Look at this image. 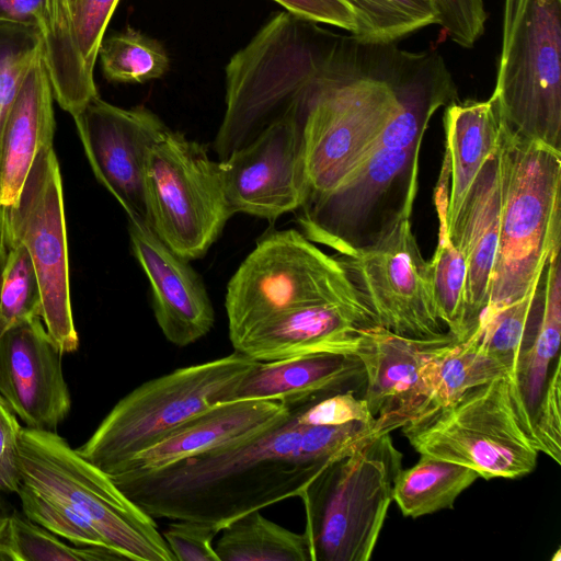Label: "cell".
Returning <instances> with one entry per match:
<instances>
[{
  "mask_svg": "<svg viewBox=\"0 0 561 561\" xmlns=\"http://www.w3.org/2000/svg\"><path fill=\"white\" fill-rule=\"evenodd\" d=\"M453 341L449 334L415 339L380 325L362 330L356 352L366 378L362 398L385 433L403 427L420 414L425 401L424 365Z\"/></svg>",
  "mask_w": 561,
  "mask_h": 561,
  "instance_id": "cell-17",
  "label": "cell"
},
{
  "mask_svg": "<svg viewBox=\"0 0 561 561\" xmlns=\"http://www.w3.org/2000/svg\"><path fill=\"white\" fill-rule=\"evenodd\" d=\"M54 92L44 49L27 69L4 119L0 144V206L16 203L38 153L53 146Z\"/></svg>",
  "mask_w": 561,
  "mask_h": 561,
  "instance_id": "cell-22",
  "label": "cell"
},
{
  "mask_svg": "<svg viewBox=\"0 0 561 561\" xmlns=\"http://www.w3.org/2000/svg\"><path fill=\"white\" fill-rule=\"evenodd\" d=\"M145 190L148 224L187 261L202 257L232 216L219 162L204 146L170 128L148 151Z\"/></svg>",
  "mask_w": 561,
  "mask_h": 561,
  "instance_id": "cell-12",
  "label": "cell"
},
{
  "mask_svg": "<svg viewBox=\"0 0 561 561\" xmlns=\"http://www.w3.org/2000/svg\"><path fill=\"white\" fill-rule=\"evenodd\" d=\"M507 373L503 364L483 353L469 339L447 343L424 365L425 401L415 419L444 408L467 390Z\"/></svg>",
  "mask_w": 561,
  "mask_h": 561,
  "instance_id": "cell-27",
  "label": "cell"
},
{
  "mask_svg": "<svg viewBox=\"0 0 561 561\" xmlns=\"http://www.w3.org/2000/svg\"><path fill=\"white\" fill-rule=\"evenodd\" d=\"M401 428L420 455L471 468L485 480L518 479L537 466L533 416L514 373L473 387Z\"/></svg>",
  "mask_w": 561,
  "mask_h": 561,
  "instance_id": "cell-5",
  "label": "cell"
},
{
  "mask_svg": "<svg viewBox=\"0 0 561 561\" xmlns=\"http://www.w3.org/2000/svg\"><path fill=\"white\" fill-rule=\"evenodd\" d=\"M500 214L501 188L495 156L480 171L449 236L467 264V307L473 329L489 302Z\"/></svg>",
  "mask_w": 561,
  "mask_h": 561,
  "instance_id": "cell-23",
  "label": "cell"
},
{
  "mask_svg": "<svg viewBox=\"0 0 561 561\" xmlns=\"http://www.w3.org/2000/svg\"><path fill=\"white\" fill-rule=\"evenodd\" d=\"M378 325L374 314L353 306L316 304L272 317L233 345L257 362L317 353L356 354L362 330Z\"/></svg>",
  "mask_w": 561,
  "mask_h": 561,
  "instance_id": "cell-19",
  "label": "cell"
},
{
  "mask_svg": "<svg viewBox=\"0 0 561 561\" xmlns=\"http://www.w3.org/2000/svg\"><path fill=\"white\" fill-rule=\"evenodd\" d=\"M215 551L219 561H311L305 534L251 512L224 528Z\"/></svg>",
  "mask_w": 561,
  "mask_h": 561,
  "instance_id": "cell-29",
  "label": "cell"
},
{
  "mask_svg": "<svg viewBox=\"0 0 561 561\" xmlns=\"http://www.w3.org/2000/svg\"><path fill=\"white\" fill-rule=\"evenodd\" d=\"M539 288L493 310H484L467 337L479 350L516 371L520 354L530 345L537 327L533 323Z\"/></svg>",
  "mask_w": 561,
  "mask_h": 561,
  "instance_id": "cell-32",
  "label": "cell"
},
{
  "mask_svg": "<svg viewBox=\"0 0 561 561\" xmlns=\"http://www.w3.org/2000/svg\"><path fill=\"white\" fill-rule=\"evenodd\" d=\"M416 170L402 207L376 239L357 247L347 241L325 244L347 271L377 324L415 339L447 335L433 302L427 261L421 254L410 221L416 190Z\"/></svg>",
  "mask_w": 561,
  "mask_h": 561,
  "instance_id": "cell-11",
  "label": "cell"
},
{
  "mask_svg": "<svg viewBox=\"0 0 561 561\" xmlns=\"http://www.w3.org/2000/svg\"><path fill=\"white\" fill-rule=\"evenodd\" d=\"M118 1L81 0L60 49L45 61L54 98L71 116L99 95L94 66Z\"/></svg>",
  "mask_w": 561,
  "mask_h": 561,
  "instance_id": "cell-26",
  "label": "cell"
},
{
  "mask_svg": "<svg viewBox=\"0 0 561 561\" xmlns=\"http://www.w3.org/2000/svg\"><path fill=\"white\" fill-rule=\"evenodd\" d=\"M61 356L41 317L0 337V394L27 427L55 431L70 411Z\"/></svg>",
  "mask_w": 561,
  "mask_h": 561,
  "instance_id": "cell-16",
  "label": "cell"
},
{
  "mask_svg": "<svg viewBox=\"0 0 561 561\" xmlns=\"http://www.w3.org/2000/svg\"><path fill=\"white\" fill-rule=\"evenodd\" d=\"M47 0H0V22L36 27L42 31Z\"/></svg>",
  "mask_w": 561,
  "mask_h": 561,
  "instance_id": "cell-43",
  "label": "cell"
},
{
  "mask_svg": "<svg viewBox=\"0 0 561 561\" xmlns=\"http://www.w3.org/2000/svg\"><path fill=\"white\" fill-rule=\"evenodd\" d=\"M545 275L538 327L530 345L520 354L515 371L520 392L531 413L545 389L551 362L559 353L561 339L560 253L550 260Z\"/></svg>",
  "mask_w": 561,
  "mask_h": 561,
  "instance_id": "cell-30",
  "label": "cell"
},
{
  "mask_svg": "<svg viewBox=\"0 0 561 561\" xmlns=\"http://www.w3.org/2000/svg\"><path fill=\"white\" fill-rule=\"evenodd\" d=\"M534 440L558 465L561 463V375L560 358L548 377L542 394L531 413Z\"/></svg>",
  "mask_w": 561,
  "mask_h": 561,
  "instance_id": "cell-38",
  "label": "cell"
},
{
  "mask_svg": "<svg viewBox=\"0 0 561 561\" xmlns=\"http://www.w3.org/2000/svg\"><path fill=\"white\" fill-rule=\"evenodd\" d=\"M523 0H505L504 2V14H503V27L507 26L514 16L516 15Z\"/></svg>",
  "mask_w": 561,
  "mask_h": 561,
  "instance_id": "cell-44",
  "label": "cell"
},
{
  "mask_svg": "<svg viewBox=\"0 0 561 561\" xmlns=\"http://www.w3.org/2000/svg\"><path fill=\"white\" fill-rule=\"evenodd\" d=\"M438 243L427 261L430 288L438 319L456 341H465L473 328L467 307V264L448 234L446 209L437 208Z\"/></svg>",
  "mask_w": 561,
  "mask_h": 561,
  "instance_id": "cell-31",
  "label": "cell"
},
{
  "mask_svg": "<svg viewBox=\"0 0 561 561\" xmlns=\"http://www.w3.org/2000/svg\"><path fill=\"white\" fill-rule=\"evenodd\" d=\"M289 409L290 407L267 400L219 403L194 416L159 443L138 453L110 476L162 468L236 444L264 431Z\"/></svg>",
  "mask_w": 561,
  "mask_h": 561,
  "instance_id": "cell-20",
  "label": "cell"
},
{
  "mask_svg": "<svg viewBox=\"0 0 561 561\" xmlns=\"http://www.w3.org/2000/svg\"><path fill=\"white\" fill-rule=\"evenodd\" d=\"M416 148H386L378 140L376 151L342 190L301 208L298 220L304 234L324 245L344 240L403 172Z\"/></svg>",
  "mask_w": 561,
  "mask_h": 561,
  "instance_id": "cell-24",
  "label": "cell"
},
{
  "mask_svg": "<svg viewBox=\"0 0 561 561\" xmlns=\"http://www.w3.org/2000/svg\"><path fill=\"white\" fill-rule=\"evenodd\" d=\"M128 232L150 283L153 314L164 337L180 347L204 337L214 327L215 310L199 275L148 222L128 218Z\"/></svg>",
  "mask_w": 561,
  "mask_h": 561,
  "instance_id": "cell-18",
  "label": "cell"
},
{
  "mask_svg": "<svg viewBox=\"0 0 561 561\" xmlns=\"http://www.w3.org/2000/svg\"><path fill=\"white\" fill-rule=\"evenodd\" d=\"M402 454L390 434L355 447L301 492L311 561H367L392 502Z\"/></svg>",
  "mask_w": 561,
  "mask_h": 561,
  "instance_id": "cell-6",
  "label": "cell"
},
{
  "mask_svg": "<svg viewBox=\"0 0 561 561\" xmlns=\"http://www.w3.org/2000/svg\"><path fill=\"white\" fill-rule=\"evenodd\" d=\"M98 58L103 75L113 82L144 83L163 77L170 69L163 45L131 27L103 38Z\"/></svg>",
  "mask_w": 561,
  "mask_h": 561,
  "instance_id": "cell-35",
  "label": "cell"
},
{
  "mask_svg": "<svg viewBox=\"0 0 561 561\" xmlns=\"http://www.w3.org/2000/svg\"><path fill=\"white\" fill-rule=\"evenodd\" d=\"M444 125L449 168L446 221L450 236L480 171L497 153L502 121L490 98L451 104L445 112Z\"/></svg>",
  "mask_w": 561,
  "mask_h": 561,
  "instance_id": "cell-25",
  "label": "cell"
},
{
  "mask_svg": "<svg viewBox=\"0 0 561 561\" xmlns=\"http://www.w3.org/2000/svg\"><path fill=\"white\" fill-rule=\"evenodd\" d=\"M19 450L21 483L78 513L110 549L126 560L175 561L154 518L55 431L22 427Z\"/></svg>",
  "mask_w": 561,
  "mask_h": 561,
  "instance_id": "cell-8",
  "label": "cell"
},
{
  "mask_svg": "<svg viewBox=\"0 0 561 561\" xmlns=\"http://www.w3.org/2000/svg\"><path fill=\"white\" fill-rule=\"evenodd\" d=\"M16 494L20 496L24 515L37 525L79 546L108 548L101 534L65 504L46 497L22 483Z\"/></svg>",
  "mask_w": 561,
  "mask_h": 561,
  "instance_id": "cell-37",
  "label": "cell"
},
{
  "mask_svg": "<svg viewBox=\"0 0 561 561\" xmlns=\"http://www.w3.org/2000/svg\"><path fill=\"white\" fill-rule=\"evenodd\" d=\"M300 18L356 32V16L345 0H274Z\"/></svg>",
  "mask_w": 561,
  "mask_h": 561,
  "instance_id": "cell-42",
  "label": "cell"
},
{
  "mask_svg": "<svg viewBox=\"0 0 561 561\" xmlns=\"http://www.w3.org/2000/svg\"><path fill=\"white\" fill-rule=\"evenodd\" d=\"M72 117L98 181L117 199L128 218L148 222L147 156L169 127L144 106L123 108L99 95Z\"/></svg>",
  "mask_w": 561,
  "mask_h": 561,
  "instance_id": "cell-15",
  "label": "cell"
},
{
  "mask_svg": "<svg viewBox=\"0 0 561 561\" xmlns=\"http://www.w3.org/2000/svg\"><path fill=\"white\" fill-rule=\"evenodd\" d=\"M496 156L500 229L484 310L538 289L548 263L560 253L561 241V151L523 139L502 122Z\"/></svg>",
  "mask_w": 561,
  "mask_h": 561,
  "instance_id": "cell-3",
  "label": "cell"
},
{
  "mask_svg": "<svg viewBox=\"0 0 561 561\" xmlns=\"http://www.w3.org/2000/svg\"><path fill=\"white\" fill-rule=\"evenodd\" d=\"M356 16L359 43L390 45L425 26L437 24L432 0H345Z\"/></svg>",
  "mask_w": 561,
  "mask_h": 561,
  "instance_id": "cell-34",
  "label": "cell"
},
{
  "mask_svg": "<svg viewBox=\"0 0 561 561\" xmlns=\"http://www.w3.org/2000/svg\"><path fill=\"white\" fill-rule=\"evenodd\" d=\"M297 420L305 425H341L350 422L377 424L366 401L346 391L302 405Z\"/></svg>",
  "mask_w": 561,
  "mask_h": 561,
  "instance_id": "cell-40",
  "label": "cell"
},
{
  "mask_svg": "<svg viewBox=\"0 0 561 561\" xmlns=\"http://www.w3.org/2000/svg\"><path fill=\"white\" fill-rule=\"evenodd\" d=\"M307 103L291 105L219 161L231 215L243 213L273 222L305 205L302 125Z\"/></svg>",
  "mask_w": 561,
  "mask_h": 561,
  "instance_id": "cell-14",
  "label": "cell"
},
{
  "mask_svg": "<svg viewBox=\"0 0 561 561\" xmlns=\"http://www.w3.org/2000/svg\"><path fill=\"white\" fill-rule=\"evenodd\" d=\"M260 363L234 351L150 379L122 398L76 450L110 476L194 416L229 402Z\"/></svg>",
  "mask_w": 561,
  "mask_h": 561,
  "instance_id": "cell-7",
  "label": "cell"
},
{
  "mask_svg": "<svg viewBox=\"0 0 561 561\" xmlns=\"http://www.w3.org/2000/svg\"><path fill=\"white\" fill-rule=\"evenodd\" d=\"M9 516L4 510V506L0 500V535L8 524Z\"/></svg>",
  "mask_w": 561,
  "mask_h": 561,
  "instance_id": "cell-45",
  "label": "cell"
},
{
  "mask_svg": "<svg viewBox=\"0 0 561 561\" xmlns=\"http://www.w3.org/2000/svg\"><path fill=\"white\" fill-rule=\"evenodd\" d=\"M491 99L511 133L561 151V0H523L503 27Z\"/></svg>",
  "mask_w": 561,
  "mask_h": 561,
  "instance_id": "cell-10",
  "label": "cell"
},
{
  "mask_svg": "<svg viewBox=\"0 0 561 561\" xmlns=\"http://www.w3.org/2000/svg\"><path fill=\"white\" fill-rule=\"evenodd\" d=\"M327 302L374 314L334 255L295 229L274 231L257 242L228 283L225 306L229 340L233 346L272 317Z\"/></svg>",
  "mask_w": 561,
  "mask_h": 561,
  "instance_id": "cell-9",
  "label": "cell"
},
{
  "mask_svg": "<svg viewBox=\"0 0 561 561\" xmlns=\"http://www.w3.org/2000/svg\"><path fill=\"white\" fill-rule=\"evenodd\" d=\"M282 11L225 69V113L214 149L219 160L253 139L308 92L340 35Z\"/></svg>",
  "mask_w": 561,
  "mask_h": 561,
  "instance_id": "cell-4",
  "label": "cell"
},
{
  "mask_svg": "<svg viewBox=\"0 0 561 561\" xmlns=\"http://www.w3.org/2000/svg\"><path fill=\"white\" fill-rule=\"evenodd\" d=\"M41 313V291L30 254L0 217V337Z\"/></svg>",
  "mask_w": 561,
  "mask_h": 561,
  "instance_id": "cell-33",
  "label": "cell"
},
{
  "mask_svg": "<svg viewBox=\"0 0 561 561\" xmlns=\"http://www.w3.org/2000/svg\"><path fill=\"white\" fill-rule=\"evenodd\" d=\"M220 530L206 523L174 519L162 536L175 561H219L214 539Z\"/></svg>",
  "mask_w": 561,
  "mask_h": 561,
  "instance_id": "cell-39",
  "label": "cell"
},
{
  "mask_svg": "<svg viewBox=\"0 0 561 561\" xmlns=\"http://www.w3.org/2000/svg\"><path fill=\"white\" fill-rule=\"evenodd\" d=\"M302 405L236 444L110 478L152 518L201 522L221 531L251 512L299 496L329 465L381 435L377 424L357 421L300 424Z\"/></svg>",
  "mask_w": 561,
  "mask_h": 561,
  "instance_id": "cell-1",
  "label": "cell"
},
{
  "mask_svg": "<svg viewBox=\"0 0 561 561\" xmlns=\"http://www.w3.org/2000/svg\"><path fill=\"white\" fill-rule=\"evenodd\" d=\"M0 217L30 254L41 291V318L48 335L62 354L77 351L62 183L53 146L38 151L16 203L0 206Z\"/></svg>",
  "mask_w": 561,
  "mask_h": 561,
  "instance_id": "cell-13",
  "label": "cell"
},
{
  "mask_svg": "<svg viewBox=\"0 0 561 561\" xmlns=\"http://www.w3.org/2000/svg\"><path fill=\"white\" fill-rule=\"evenodd\" d=\"M356 354L317 353L261 362L231 392L229 401L267 400L296 407L365 387Z\"/></svg>",
  "mask_w": 561,
  "mask_h": 561,
  "instance_id": "cell-21",
  "label": "cell"
},
{
  "mask_svg": "<svg viewBox=\"0 0 561 561\" xmlns=\"http://www.w3.org/2000/svg\"><path fill=\"white\" fill-rule=\"evenodd\" d=\"M21 425L0 394V491L16 493L21 484L19 438Z\"/></svg>",
  "mask_w": 561,
  "mask_h": 561,
  "instance_id": "cell-41",
  "label": "cell"
},
{
  "mask_svg": "<svg viewBox=\"0 0 561 561\" xmlns=\"http://www.w3.org/2000/svg\"><path fill=\"white\" fill-rule=\"evenodd\" d=\"M396 46L340 35L307 103L302 158L307 207L342 190L376 151L400 106Z\"/></svg>",
  "mask_w": 561,
  "mask_h": 561,
  "instance_id": "cell-2",
  "label": "cell"
},
{
  "mask_svg": "<svg viewBox=\"0 0 561 561\" xmlns=\"http://www.w3.org/2000/svg\"><path fill=\"white\" fill-rule=\"evenodd\" d=\"M0 545L12 561H107L126 560L116 551L99 546L71 547L55 534L19 514L9 516Z\"/></svg>",
  "mask_w": 561,
  "mask_h": 561,
  "instance_id": "cell-36",
  "label": "cell"
},
{
  "mask_svg": "<svg viewBox=\"0 0 561 561\" xmlns=\"http://www.w3.org/2000/svg\"><path fill=\"white\" fill-rule=\"evenodd\" d=\"M478 478L471 468L421 455L414 466L398 473L392 501L404 516L417 518L453 508L457 497Z\"/></svg>",
  "mask_w": 561,
  "mask_h": 561,
  "instance_id": "cell-28",
  "label": "cell"
}]
</instances>
